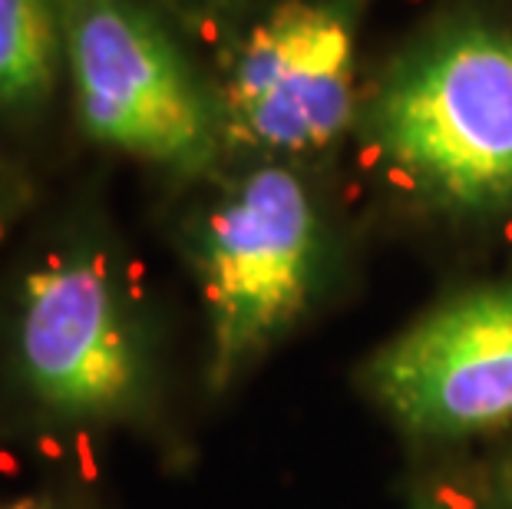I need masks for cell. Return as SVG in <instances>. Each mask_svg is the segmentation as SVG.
Returning a JSON list of instances; mask_svg holds the SVG:
<instances>
[{"instance_id":"cell-3","label":"cell","mask_w":512,"mask_h":509,"mask_svg":"<svg viewBox=\"0 0 512 509\" xmlns=\"http://www.w3.org/2000/svg\"><path fill=\"white\" fill-rule=\"evenodd\" d=\"M63 63L83 133L146 166L205 176L219 156V93L143 0H60Z\"/></svg>"},{"instance_id":"cell-10","label":"cell","mask_w":512,"mask_h":509,"mask_svg":"<svg viewBox=\"0 0 512 509\" xmlns=\"http://www.w3.org/2000/svg\"><path fill=\"white\" fill-rule=\"evenodd\" d=\"M493 496H496V509H512V453H509V460L496 473Z\"/></svg>"},{"instance_id":"cell-12","label":"cell","mask_w":512,"mask_h":509,"mask_svg":"<svg viewBox=\"0 0 512 509\" xmlns=\"http://www.w3.org/2000/svg\"><path fill=\"white\" fill-rule=\"evenodd\" d=\"M417 509H450V506H443V503H437V500H430V503H420Z\"/></svg>"},{"instance_id":"cell-5","label":"cell","mask_w":512,"mask_h":509,"mask_svg":"<svg viewBox=\"0 0 512 509\" xmlns=\"http://www.w3.org/2000/svg\"><path fill=\"white\" fill-rule=\"evenodd\" d=\"M374 0H278L238 34L219 93L225 153L301 162L354 136L361 40Z\"/></svg>"},{"instance_id":"cell-6","label":"cell","mask_w":512,"mask_h":509,"mask_svg":"<svg viewBox=\"0 0 512 509\" xmlns=\"http://www.w3.org/2000/svg\"><path fill=\"white\" fill-rule=\"evenodd\" d=\"M377 404L417 437L512 424V281L460 291L400 331L367 367Z\"/></svg>"},{"instance_id":"cell-9","label":"cell","mask_w":512,"mask_h":509,"mask_svg":"<svg viewBox=\"0 0 512 509\" xmlns=\"http://www.w3.org/2000/svg\"><path fill=\"white\" fill-rule=\"evenodd\" d=\"M0 509H60V503L47 493H20L0 500Z\"/></svg>"},{"instance_id":"cell-2","label":"cell","mask_w":512,"mask_h":509,"mask_svg":"<svg viewBox=\"0 0 512 509\" xmlns=\"http://www.w3.org/2000/svg\"><path fill=\"white\" fill-rule=\"evenodd\" d=\"M189 248L209 321L205 377L219 394L311 308L328 222L301 166L245 159L195 219Z\"/></svg>"},{"instance_id":"cell-7","label":"cell","mask_w":512,"mask_h":509,"mask_svg":"<svg viewBox=\"0 0 512 509\" xmlns=\"http://www.w3.org/2000/svg\"><path fill=\"white\" fill-rule=\"evenodd\" d=\"M63 63L60 0H0V110L37 113Z\"/></svg>"},{"instance_id":"cell-4","label":"cell","mask_w":512,"mask_h":509,"mask_svg":"<svg viewBox=\"0 0 512 509\" xmlns=\"http://www.w3.org/2000/svg\"><path fill=\"white\" fill-rule=\"evenodd\" d=\"M7 371L50 424H116L146 407L149 371L113 258L67 242L24 268L14 291Z\"/></svg>"},{"instance_id":"cell-8","label":"cell","mask_w":512,"mask_h":509,"mask_svg":"<svg viewBox=\"0 0 512 509\" xmlns=\"http://www.w3.org/2000/svg\"><path fill=\"white\" fill-rule=\"evenodd\" d=\"M24 182H20L7 166H0V242L7 238L10 225H14L20 205H24Z\"/></svg>"},{"instance_id":"cell-1","label":"cell","mask_w":512,"mask_h":509,"mask_svg":"<svg viewBox=\"0 0 512 509\" xmlns=\"http://www.w3.org/2000/svg\"><path fill=\"white\" fill-rule=\"evenodd\" d=\"M354 136L413 209L453 225L512 222V10H433L367 77Z\"/></svg>"},{"instance_id":"cell-11","label":"cell","mask_w":512,"mask_h":509,"mask_svg":"<svg viewBox=\"0 0 512 509\" xmlns=\"http://www.w3.org/2000/svg\"><path fill=\"white\" fill-rule=\"evenodd\" d=\"M189 10H199V14H225V10H232L238 0H182Z\"/></svg>"}]
</instances>
